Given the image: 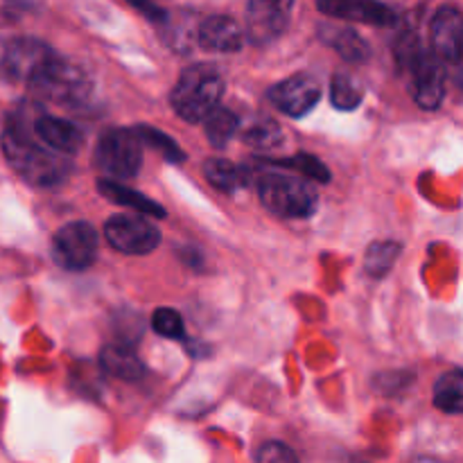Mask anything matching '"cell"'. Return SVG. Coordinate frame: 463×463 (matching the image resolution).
Masks as SVG:
<instances>
[{"label":"cell","instance_id":"obj_1","mask_svg":"<svg viewBox=\"0 0 463 463\" xmlns=\"http://www.w3.org/2000/svg\"><path fill=\"white\" fill-rule=\"evenodd\" d=\"M0 147L14 172L27 184L39 185V188H52V185L63 184L72 170L66 156L32 138L30 131L18 122H9L5 127L3 136H0Z\"/></svg>","mask_w":463,"mask_h":463},{"label":"cell","instance_id":"obj_2","mask_svg":"<svg viewBox=\"0 0 463 463\" xmlns=\"http://www.w3.org/2000/svg\"><path fill=\"white\" fill-rule=\"evenodd\" d=\"M224 95V77L211 63H194L185 68L172 89L170 102L176 116L185 122H203Z\"/></svg>","mask_w":463,"mask_h":463},{"label":"cell","instance_id":"obj_3","mask_svg":"<svg viewBox=\"0 0 463 463\" xmlns=\"http://www.w3.org/2000/svg\"><path fill=\"white\" fill-rule=\"evenodd\" d=\"M32 93L43 102L63 104V107H77L86 102L93 90L89 72L77 63L52 54L39 71L27 81Z\"/></svg>","mask_w":463,"mask_h":463},{"label":"cell","instance_id":"obj_4","mask_svg":"<svg viewBox=\"0 0 463 463\" xmlns=\"http://www.w3.org/2000/svg\"><path fill=\"white\" fill-rule=\"evenodd\" d=\"M260 202L267 211L279 217H310L317 211V190L301 176H289L271 172L260 179Z\"/></svg>","mask_w":463,"mask_h":463},{"label":"cell","instance_id":"obj_5","mask_svg":"<svg viewBox=\"0 0 463 463\" xmlns=\"http://www.w3.org/2000/svg\"><path fill=\"white\" fill-rule=\"evenodd\" d=\"M93 163L111 181L131 179L143 165V143L134 129H109L95 145Z\"/></svg>","mask_w":463,"mask_h":463},{"label":"cell","instance_id":"obj_6","mask_svg":"<svg viewBox=\"0 0 463 463\" xmlns=\"http://www.w3.org/2000/svg\"><path fill=\"white\" fill-rule=\"evenodd\" d=\"M52 54L48 43L32 36H0V75L27 84Z\"/></svg>","mask_w":463,"mask_h":463},{"label":"cell","instance_id":"obj_7","mask_svg":"<svg viewBox=\"0 0 463 463\" xmlns=\"http://www.w3.org/2000/svg\"><path fill=\"white\" fill-rule=\"evenodd\" d=\"M99 235L86 222H71L61 226L52 240V256L63 269L84 271L98 258Z\"/></svg>","mask_w":463,"mask_h":463},{"label":"cell","instance_id":"obj_8","mask_svg":"<svg viewBox=\"0 0 463 463\" xmlns=\"http://www.w3.org/2000/svg\"><path fill=\"white\" fill-rule=\"evenodd\" d=\"M104 238L127 256H145L161 244V231L143 215H113L104 224Z\"/></svg>","mask_w":463,"mask_h":463},{"label":"cell","instance_id":"obj_9","mask_svg":"<svg viewBox=\"0 0 463 463\" xmlns=\"http://www.w3.org/2000/svg\"><path fill=\"white\" fill-rule=\"evenodd\" d=\"M294 0H249L247 36L258 45L279 39L289 25Z\"/></svg>","mask_w":463,"mask_h":463},{"label":"cell","instance_id":"obj_10","mask_svg":"<svg viewBox=\"0 0 463 463\" xmlns=\"http://www.w3.org/2000/svg\"><path fill=\"white\" fill-rule=\"evenodd\" d=\"M321 98V84L317 77L307 75V72H298V75L288 77V80L279 81L274 89L269 90V99L279 111L285 116L301 118L312 111Z\"/></svg>","mask_w":463,"mask_h":463},{"label":"cell","instance_id":"obj_11","mask_svg":"<svg viewBox=\"0 0 463 463\" xmlns=\"http://www.w3.org/2000/svg\"><path fill=\"white\" fill-rule=\"evenodd\" d=\"M414 77V98L420 109H439L446 95V68L443 61L432 52L420 50L414 61L407 66Z\"/></svg>","mask_w":463,"mask_h":463},{"label":"cell","instance_id":"obj_12","mask_svg":"<svg viewBox=\"0 0 463 463\" xmlns=\"http://www.w3.org/2000/svg\"><path fill=\"white\" fill-rule=\"evenodd\" d=\"M317 9L330 18L375 27H392L396 23V12L380 0H317Z\"/></svg>","mask_w":463,"mask_h":463},{"label":"cell","instance_id":"obj_13","mask_svg":"<svg viewBox=\"0 0 463 463\" xmlns=\"http://www.w3.org/2000/svg\"><path fill=\"white\" fill-rule=\"evenodd\" d=\"M461 34L463 18L459 7L443 5L432 18V48L441 61H461Z\"/></svg>","mask_w":463,"mask_h":463},{"label":"cell","instance_id":"obj_14","mask_svg":"<svg viewBox=\"0 0 463 463\" xmlns=\"http://www.w3.org/2000/svg\"><path fill=\"white\" fill-rule=\"evenodd\" d=\"M34 136L52 152L68 156V154H77L84 143V134L77 125L63 120V118L54 116H41L34 120Z\"/></svg>","mask_w":463,"mask_h":463},{"label":"cell","instance_id":"obj_15","mask_svg":"<svg viewBox=\"0 0 463 463\" xmlns=\"http://www.w3.org/2000/svg\"><path fill=\"white\" fill-rule=\"evenodd\" d=\"M197 41L208 52H238L244 45V32L229 16H211L199 25Z\"/></svg>","mask_w":463,"mask_h":463},{"label":"cell","instance_id":"obj_16","mask_svg":"<svg viewBox=\"0 0 463 463\" xmlns=\"http://www.w3.org/2000/svg\"><path fill=\"white\" fill-rule=\"evenodd\" d=\"M99 362H102V369L109 375L118 380H125V383H136L145 375V364L140 362V357L136 355V351L125 344H109L99 353Z\"/></svg>","mask_w":463,"mask_h":463},{"label":"cell","instance_id":"obj_17","mask_svg":"<svg viewBox=\"0 0 463 463\" xmlns=\"http://www.w3.org/2000/svg\"><path fill=\"white\" fill-rule=\"evenodd\" d=\"M98 190L113 203H120V206L134 208L138 211V215H152V217H165V211L163 206H158L156 202H152L149 197L140 194L138 190H131L127 185H122L120 181L111 179H99Z\"/></svg>","mask_w":463,"mask_h":463},{"label":"cell","instance_id":"obj_18","mask_svg":"<svg viewBox=\"0 0 463 463\" xmlns=\"http://www.w3.org/2000/svg\"><path fill=\"white\" fill-rule=\"evenodd\" d=\"M321 36L330 48L337 50L346 61L364 63L371 57V48L364 36L357 34L351 27H321Z\"/></svg>","mask_w":463,"mask_h":463},{"label":"cell","instance_id":"obj_19","mask_svg":"<svg viewBox=\"0 0 463 463\" xmlns=\"http://www.w3.org/2000/svg\"><path fill=\"white\" fill-rule=\"evenodd\" d=\"M203 175L208 184L215 185L222 193H238L249 184V172L238 163L224 161V158H208L203 163Z\"/></svg>","mask_w":463,"mask_h":463},{"label":"cell","instance_id":"obj_20","mask_svg":"<svg viewBox=\"0 0 463 463\" xmlns=\"http://www.w3.org/2000/svg\"><path fill=\"white\" fill-rule=\"evenodd\" d=\"M434 405L446 414H461L463 411V373L452 369L439 378L434 387Z\"/></svg>","mask_w":463,"mask_h":463},{"label":"cell","instance_id":"obj_21","mask_svg":"<svg viewBox=\"0 0 463 463\" xmlns=\"http://www.w3.org/2000/svg\"><path fill=\"white\" fill-rule=\"evenodd\" d=\"M242 138L249 147L258 149V152L269 154V152H276V149L283 147L285 136H283V129H280L274 120H258V122H253L247 131H244Z\"/></svg>","mask_w":463,"mask_h":463},{"label":"cell","instance_id":"obj_22","mask_svg":"<svg viewBox=\"0 0 463 463\" xmlns=\"http://www.w3.org/2000/svg\"><path fill=\"white\" fill-rule=\"evenodd\" d=\"M398 256H401V244L398 242H375L371 244L369 251H366L364 267L371 276L375 279H383L392 271V267L396 265Z\"/></svg>","mask_w":463,"mask_h":463},{"label":"cell","instance_id":"obj_23","mask_svg":"<svg viewBox=\"0 0 463 463\" xmlns=\"http://www.w3.org/2000/svg\"><path fill=\"white\" fill-rule=\"evenodd\" d=\"M330 98H333L335 109H339V111H353V109L360 107V102L364 99V89H362L360 81L353 80L351 75L339 72V75L333 77Z\"/></svg>","mask_w":463,"mask_h":463},{"label":"cell","instance_id":"obj_24","mask_svg":"<svg viewBox=\"0 0 463 463\" xmlns=\"http://www.w3.org/2000/svg\"><path fill=\"white\" fill-rule=\"evenodd\" d=\"M206 136L215 147H224L235 134H238V118L235 113H231L229 109L217 107L211 116L206 118Z\"/></svg>","mask_w":463,"mask_h":463},{"label":"cell","instance_id":"obj_25","mask_svg":"<svg viewBox=\"0 0 463 463\" xmlns=\"http://www.w3.org/2000/svg\"><path fill=\"white\" fill-rule=\"evenodd\" d=\"M276 165L280 167H288V170L298 172L303 179H312V181H319V184H328L330 181V172L319 158L310 156V154H298V156L292 158H283V161H276Z\"/></svg>","mask_w":463,"mask_h":463},{"label":"cell","instance_id":"obj_26","mask_svg":"<svg viewBox=\"0 0 463 463\" xmlns=\"http://www.w3.org/2000/svg\"><path fill=\"white\" fill-rule=\"evenodd\" d=\"M134 134L138 136L140 143H147V145H152V147H158V152H161L163 156L170 158V161L179 163V161H184V158H185V154L181 152L179 145H176L175 140L170 138V136L161 134V131L152 129V127L138 125V127H136V129H134Z\"/></svg>","mask_w":463,"mask_h":463},{"label":"cell","instance_id":"obj_27","mask_svg":"<svg viewBox=\"0 0 463 463\" xmlns=\"http://www.w3.org/2000/svg\"><path fill=\"white\" fill-rule=\"evenodd\" d=\"M152 328L156 330L161 337L167 339H181L184 337V319L176 310L172 307H158L152 315Z\"/></svg>","mask_w":463,"mask_h":463},{"label":"cell","instance_id":"obj_28","mask_svg":"<svg viewBox=\"0 0 463 463\" xmlns=\"http://www.w3.org/2000/svg\"><path fill=\"white\" fill-rule=\"evenodd\" d=\"M258 463H298V459L289 446L280 441H269L258 452Z\"/></svg>","mask_w":463,"mask_h":463},{"label":"cell","instance_id":"obj_29","mask_svg":"<svg viewBox=\"0 0 463 463\" xmlns=\"http://www.w3.org/2000/svg\"><path fill=\"white\" fill-rule=\"evenodd\" d=\"M129 3L136 5V7H138L143 14H147L152 21H165V18H167V14L163 12V9L154 7L152 0H129Z\"/></svg>","mask_w":463,"mask_h":463}]
</instances>
